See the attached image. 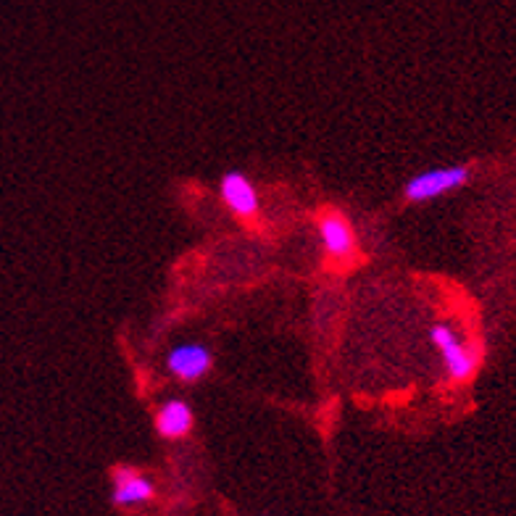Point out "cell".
<instances>
[{"mask_svg":"<svg viewBox=\"0 0 516 516\" xmlns=\"http://www.w3.org/2000/svg\"><path fill=\"white\" fill-rule=\"evenodd\" d=\"M214 366V353L203 343H182L169 351L166 356V369L172 377L190 385V382L203 380Z\"/></svg>","mask_w":516,"mask_h":516,"instance_id":"cell-5","label":"cell"},{"mask_svg":"<svg viewBox=\"0 0 516 516\" xmlns=\"http://www.w3.org/2000/svg\"><path fill=\"white\" fill-rule=\"evenodd\" d=\"M316 232H319V240H322L324 256L337 269H351V266L359 264V237L353 230L351 219L345 216V211L340 208H322L316 214Z\"/></svg>","mask_w":516,"mask_h":516,"instance_id":"cell-1","label":"cell"},{"mask_svg":"<svg viewBox=\"0 0 516 516\" xmlns=\"http://www.w3.org/2000/svg\"><path fill=\"white\" fill-rule=\"evenodd\" d=\"M153 424H156V432L161 438L180 440L185 438L187 432L193 430L195 416L193 409H190L185 401H180V398H169V401H164L158 406Z\"/></svg>","mask_w":516,"mask_h":516,"instance_id":"cell-7","label":"cell"},{"mask_svg":"<svg viewBox=\"0 0 516 516\" xmlns=\"http://www.w3.org/2000/svg\"><path fill=\"white\" fill-rule=\"evenodd\" d=\"M472 172L469 166H438V169H427V172L414 174L406 185H403V198L409 203H427L435 201L440 195L453 193L469 182Z\"/></svg>","mask_w":516,"mask_h":516,"instance_id":"cell-3","label":"cell"},{"mask_svg":"<svg viewBox=\"0 0 516 516\" xmlns=\"http://www.w3.org/2000/svg\"><path fill=\"white\" fill-rule=\"evenodd\" d=\"M219 195H222L224 206L230 208L232 216L243 219V222H253L261 211V201H258V190L248 174L240 169H232L219 182Z\"/></svg>","mask_w":516,"mask_h":516,"instance_id":"cell-4","label":"cell"},{"mask_svg":"<svg viewBox=\"0 0 516 516\" xmlns=\"http://www.w3.org/2000/svg\"><path fill=\"white\" fill-rule=\"evenodd\" d=\"M114 490H111V503L119 509H132V506H143L156 495V485L151 477L137 472L132 466H116L111 474Z\"/></svg>","mask_w":516,"mask_h":516,"instance_id":"cell-6","label":"cell"},{"mask_svg":"<svg viewBox=\"0 0 516 516\" xmlns=\"http://www.w3.org/2000/svg\"><path fill=\"white\" fill-rule=\"evenodd\" d=\"M430 340L438 348L440 359H443L445 374L448 380L456 385H464L477 374L482 361V345L466 343L464 337L456 332V327L448 322H438L430 327Z\"/></svg>","mask_w":516,"mask_h":516,"instance_id":"cell-2","label":"cell"}]
</instances>
